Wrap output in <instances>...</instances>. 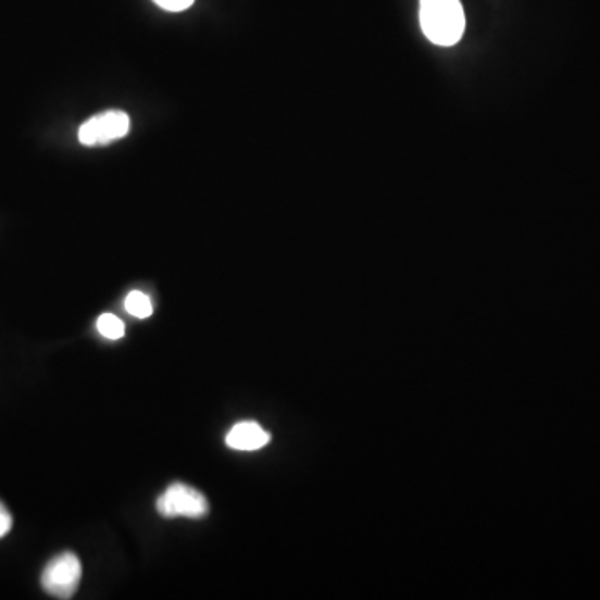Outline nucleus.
<instances>
[{
  "mask_svg": "<svg viewBox=\"0 0 600 600\" xmlns=\"http://www.w3.org/2000/svg\"><path fill=\"white\" fill-rule=\"evenodd\" d=\"M421 25L436 46H454L465 29L461 0H421Z\"/></svg>",
  "mask_w": 600,
  "mask_h": 600,
  "instance_id": "1",
  "label": "nucleus"
},
{
  "mask_svg": "<svg viewBox=\"0 0 600 600\" xmlns=\"http://www.w3.org/2000/svg\"><path fill=\"white\" fill-rule=\"evenodd\" d=\"M83 579V565L72 552H64L52 559L43 568L40 584L49 596L71 599Z\"/></svg>",
  "mask_w": 600,
  "mask_h": 600,
  "instance_id": "2",
  "label": "nucleus"
},
{
  "mask_svg": "<svg viewBox=\"0 0 600 600\" xmlns=\"http://www.w3.org/2000/svg\"><path fill=\"white\" fill-rule=\"evenodd\" d=\"M158 511L162 517L200 518L209 512V502L204 493L187 486L172 484L158 499Z\"/></svg>",
  "mask_w": 600,
  "mask_h": 600,
  "instance_id": "3",
  "label": "nucleus"
},
{
  "mask_svg": "<svg viewBox=\"0 0 600 600\" xmlns=\"http://www.w3.org/2000/svg\"><path fill=\"white\" fill-rule=\"evenodd\" d=\"M129 115L122 111H108L84 122L79 129V140L84 146L109 143L122 139L129 133Z\"/></svg>",
  "mask_w": 600,
  "mask_h": 600,
  "instance_id": "4",
  "label": "nucleus"
},
{
  "mask_svg": "<svg viewBox=\"0 0 600 600\" xmlns=\"http://www.w3.org/2000/svg\"><path fill=\"white\" fill-rule=\"evenodd\" d=\"M268 440V433L255 422H240L225 437V442L234 450H259L267 446Z\"/></svg>",
  "mask_w": 600,
  "mask_h": 600,
  "instance_id": "5",
  "label": "nucleus"
},
{
  "mask_svg": "<svg viewBox=\"0 0 600 600\" xmlns=\"http://www.w3.org/2000/svg\"><path fill=\"white\" fill-rule=\"evenodd\" d=\"M125 311L137 318H147L152 315V304L146 293L134 290L125 299Z\"/></svg>",
  "mask_w": 600,
  "mask_h": 600,
  "instance_id": "6",
  "label": "nucleus"
},
{
  "mask_svg": "<svg viewBox=\"0 0 600 600\" xmlns=\"http://www.w3.org/2000/svg\"><path fill=\"white\" fill-rule=\"evenodd\" d=\"M97 330L108 339L118 340L125 334L124 322L114 314H102L97 318Z\"/></svg>",
  "mask_w": 600,
  "mask_h": 600,
  "instance_id": "7",
  "label": "nucleus"
},
{
  "mask_svg": "<svg viewBox=\"0 0 600 600\" xmlns=\"http://www.w3.org/2000/svg\"><path fill=\"white\" fill-rule=\"evenodd\" d=\"M154 2L159 8L171 12L186 11L193 4V0H154Z\"/></svg>",
  "mask_w": 600,
  "mask_h": 600,
  "instance_id": "8",
  "label": "nucleus"
},
{
  "mask_svg": "<svg viewBox=\"0 0 600 600\" xmlns=\"http://www.w3.org/2000/svg\"><path fill=\"white\" fill-rule=\"evenodd\" d=\"M12 529V515L11 512L5 509V505L0 502V539L8 536Z\"/></svg>",
  "mask_w": 600,
  "mask_h": 600,
  "instance_id": "9",
  "label": "nucleus"
}]
</instances>
